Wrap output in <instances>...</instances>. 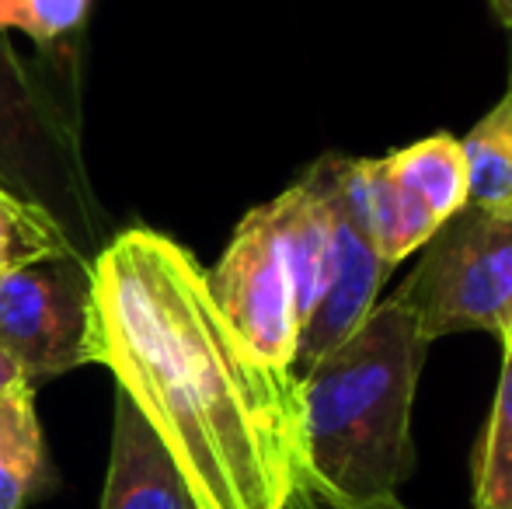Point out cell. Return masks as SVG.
<instances>
[{"label":"cell","instance_id":"8992f818","mask_svg":"<svg viewBox=\"0 0 512 509\" xmlns=\"http://www.w3.org/2000/svg\"><path fill=\"white\" fill-rule=\"evenodd\" d=\"M209 293L241 342L272 370L293 374L300 342L297 297L269 203L237 224L220 262L209 269Z\"/></svg>","mask_w":512,"mask_h":509},{"label":"cell","instance_id":"7a4b0ae2","mask_svg":"<svg viewBox=\"0 0 512 509\" xmlns=\"http://www.w3.org/2000/svg\"><path fill=\"white\" fill-rule=\"evenodd\" d=\"M429 339L401 300L300 377L304 492L290 509H359L398 499L415 468L411 408Z\"/></svg>","mask_w":512,"mask_h":509},{"label":"cell","instance_id":"4fadbf2b","mask_svg":"<svg viewBox=\"0 0 512 509\" xmlns=\"http://www.w3.org/2000/svg\"><path fill=\"white\" fill-rule=\"evenodd\" d=\"M467 157V203H512V84L502 102L460 140Z\"/></svg>","mask_w":512,"mask_h":509},{"label":"cell","instance_id":"e0dca14e","mask_svg":"<svg viewBox=\"0 0 512 509\" xmlns=\"http://www.w3.org/2000/svg\"><path fill=\"white\" fill-rule=\"evenodd\" d=\"M21 384H28V381H25V374H21L18 360H14L4 346H0V398H4V394H11L14 387H21Z\"/></svg>","mask_w":512,"mask_h":509},{"label":"cell","instance_id":"6da1fadb","mask_svg":"<svg viewBox=\"0 0 512 509\" xmlns=\"http://www.w3.org/2000/svg\"><path fill=\"white\" fill-rule=\"evenodd\" d=\"M91 363L157 433L196 509H290L304 492L300 377L262 363L168 234L126 227L91 258Z\"/></svg>","mask_w":512,"mask_h":509},{"label":"cell","instance_id":"5b68a950","mask_svg":"<svg viewBox=\"0 0 512 509\" xmlns=\"http://www.w3.org/2000/svg\"><path fill=\"white\" fill-rule=\"evenodd\" d=\"M95 272L81 252H60L0 272V346L28 387L91 363Z\"/></svg>","mask_w":512,"mask_h":509},{"label":"cell","instance_id":"ac0fdd59","mask_svg":"<svg viewBox=\"0 0 512 509\" xmlns=\"http://www.w3.org/2000/svg\"><path fill=\"white\" fill-rule=\"evenodd\" d=\"M492 7H495V14H499L502 25L512 28V0H492Z\"/></svg>","mask_w":512,"mask_h":509},{"label":"cell","instance_id":"d6986e66","mask_svg":"<svg viewBox=\"0 0 512 509\" xmlns=\"http://www.w3.org/2000/svg\"><path fill=\"white\" fill-rule=\"evenodd\" d=\"M310 509H324V506H310ZM359 509H405L398 503V499H391V503H377V506H359Z\"/></svg>","mask_w":512,"mask_h":509},{"label":"cell","instance_id":"9c48e42d","mask_svg":"<svg viewBox=\"0 0 512 509\" xmlns=\"http://www.w3.org/2000/svg\"><path fill=\"white\" fill-rule=\"evenodd\" d=\"M269 210L272 220H276L286 265H290L297 318L300 328H304L317 300L324 297V286H328L331 276V252H335V217H331L324 157L310 164L290 189L279 192L269 203Z\"/></svg>","mask_w":512,"mask_h":509},{"label":"cell","instance_id":"2e32d148","mask_svg":"<svg viewBox=\"0 0 512 509\" xmlns=\"http://www.w3.org/2000/svg\"><path fill=\"white\" fill-rule=\"evenodd\" d=\"M91 18V0H28V39L42 60L67 74H81V35Z\"/></svg>","mask_w":512,"mask_h":509},{"label":"cell","instance_id":"3957f363","mask_svg":"<svg viewBox=\"0 0 512 509\" xmlns=\"http://www.w3.org/2000/svg\"><path fill=\"white\" fill-rule=\"evenodd\" d=\"M0 185L46 210L81 255L112 238L84 154L81 74L25 60L0 32Z\"/></svg>","mask_w":512,"mask_h":509},{"label":"cell","instance_id":"5bb4252c","mask_svg":"<svg viewBox=\"0 0 512 509\" xmlns=\"http://www.w3.org/2000/svg\"><path fill=\"white\" fill-rule=\"evenodd\" d=\"M474 509H512V353H506L485 436L474 454Z\"/></svg>","mask_w":512,"mask_h":509},{"label":"cell","instance_id":"52a82bcc","mask_svg":"<svg viewBox=\"0 0 512 509\" xmlns=\"http://www.w3.org/2000/svg\"><path fill=\"white\" fill-rule=\"evenodd\" d=\"M328 171L331 217H335V252L331 276L314 314L300 328L293 374L304 377L331 349H338L377 307L380 286L391 276V265L377 255L366 224L363 199V157H324Z\"/></svg>","mask_w":512,"mask_h":509},{"label":"cell","instance_id":"ffe728a7","mask_svg":"<svg viewBox=\"0 0 512 509\" xmlns=\"http://www.w3.org/2000/svg\"><path fill=\"white\" fill-rule=\"evenodd\" d=\"M506 353H512V328H509V335H506Z\"/></svg>","mask_w":512,"mask_h":509},{"label":"cell","instance_id":"7c38bea8","mask_svg":"<svg viewBox=\"0 0 512 509\" xmlns=\"http://www.w3.org/2000/svg\"><path fill=\"white\" fill-rule=\"evenodd\" d=\"M363 199H366V224H370V238L377 245V255L387 265L405 262L411 252L425 248V241L439 231V224L411 203V196L394 182L387 157H363Z\"/></svg>","mask_w":512,"mask_h":509},{"label":"cell","instance_id":"277c9868","mask_svg":"<svg viewBox=\"0 0 512 509\" xmlns=\"http://www.w3.org/2000/svg\"><path fill=\"white\" fill-rule=\"evenodd\" d=\"M425 339L481 328L506 342L512 328V203H464L429 241L398 290Z\"/></svg>","mask_w":512,"mask_h":509},{"label":"cell","instance_id":"8fae6325","mask_svg":"<svg viewBox=\"0 0 512 509\" xmlns=\"http://www.w3.org/2000/svg\"><path fill=\"white\" fill-rule=\"evenodd\" d=\"M394 182L439 227L467 203V157L457 136L436 133L387 157Z\"/></svg>","mask_w":512,"mask_h":509},{"label":"cell","instance_id":"30bf717a","mask_svg":"<svg viewBox=\"0 0 512 509\" xmlns=\"http://www.w3.org/2000/svg\"><path fill=\"white\" fill-rule=\"evenodd\" d=\"M53 482L46 436L35 412V387L0 398V509H25Z\"/></svg>","mask_w":512,"mask_h":509},{"label":"cell","instance_id":"ba28073f","mask_svg":"<svg viewBox=\"0 0 512 509\" xmlns=\"http://www.w3.org/2000/svg\"><path fill=\"white\" fill-rule=\"evenodd\" d=\"M98 509H196L178 464L126 394L115 398L112 450Z\"/></svg>","mask_w":512,"mask_h":509},{"label":"cell","instance_id":"9a60e30c","mask_svg":"<svg viewBox=\"0 0 512 509\" xmlns=\"http://www.w3.org/2000/svg\"><path fill=\"white\" fill-rule=\"evenodd\" d=\"M60 252H77L53 217L0 185V272L42 262Z\"/></svg>","mask_w":512,"mask_h":509}]
</instances>
